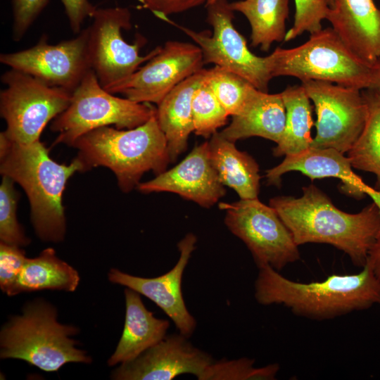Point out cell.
I'll return each instance as SVG.
<instances>
[{
	"instance_id": "36",
	"label": "cell",
	"mask_w": 380,
	"mask_h": 380,
	"mask_svg": "<svg viewBox=\"0 0 380 380\" xmlns=\"http://www.w3.org/2000/svg\"><path fill=\"white\" fill-rule=\"evenodd\" d=\"M71 30L79 34L87 18H92L96 7L89 0H61Z\"/></svg>"
},
{
	"instance_id": "21",
	"label": "cell",
	"mask_w": 380,
	"mask_h": 380,
	"mask_svg": "<svg viewBox=\"0 0 380 380\" xmlns=\"http://www.w3.org/2000/svg\"><path fill=\"white\" fill-rule=\"evenodd\" d=\"M286 110L281 93L269 94L258 89L229 125L219 134L236 142L260 137L279 143L284 131Z\"/></svg>"
},
{
	"instance_id": "4",
	"label": "cell",
	"mask_w": 380,
	"mask_h": 380,
	"mask_svg": "<svg viewBox=\"0 0 380 380\" xmlns=\"http://www.w3.org/2000/svg\"><path fill=\"white\" fill-rule=\"evenodd\" d=\"M72 147L78 150L76 158L82 165L83 172L100 166L107 167L125 193L137 188L146 172L159 175L170 163L156 113L133 129L111 126L95 129L78 138Z\"/></svg>"
},
{
	"instance_id": "29",
	"label": "cell",
	"mask_w": 380,
	"mask_h": 380,
	"mask_svg": "<svg viewBox=\"0 0 380 380\" xmlns=\"http://www.w3.org/2000/svg\"><path fill=\"white\" fill-rule=\"evenodd\" d=\"M192 113L195 134L205 139L224 126L229 115L203 79L193 96Z\"/></svg>"
},
{
	"instance_id": "31",
	"label": "cell",
	"mask_w": 380,
	"mask_h": 380,
	"mask_svg": "<svg viewBox=\"0 0 380 380\" xmlns=\"http://www.w3.org/2000/svg\"><path fill=\"white\" fill-rule=\"evenodd\" d=\"M15 182L10 177L2 175L0 185V241L19 247L30 243L29 238L17 220V206L19 194Z\"/></svg>"
},
{
	"instance_id": "38",
	"label": "cell",
	"mask_w": 380,
	"mask_h": 380,
	"mask_svg": "<svg viewBox=\"0 0 380 380\" xmlns=\"http://www.w3.org/2000/svg\"><path fill=\"white\" fill-rule=\"evenodd\" d=\"M324 1H326V3L327 4V5L329 6L330 8L334 6V3H335V0H324Z\"/></svg>"
},
{
	"instance_id": "11",
	"label": "cell",
	"mask_w": 380,
	"mask_h": 380,
	"mask_svg": "<svg viewBox=\"0 0 380 380\" xmlns=\"http://www.w3.org/2000/svg\"><path fill=\"white\" fill-rule=\"evenodd\" d=\"M92 18L88 27L91 66L105 89L129 77L160 49L157 46L142 56L139 51L146 43L144 37L138 34L134 44L124 40L122 30L132 28L131 12L127 7L97 8Z\"/></svg>"
},
{
	"instance_id": "18",
	"label": "cell",
	"mask_w": 380,
	"mask_h": 380,
	"mask_svg": "<svg viewBox=\"0 0 380 380\" xmlns=\"http://www.w3.org/2000/svg\"><path fill=\"white\" fill-rule=\"evenodd\" d=\"M334 148H312L293 156H286L278 165L266 171L269 185L279 186L283 175L298 171L311 180L334 177L341 182V189L357 199L369 196L380 210V191L363 182L353 170L349 157Z\"/></svg>"
},
{
	"instance_id": "5",
	"label": "cell",
	"mask_w": 380,
	"mask_h": 380,
	"mask_svg": "<svg viewBox=\"0 0 380 380\" xmlns=\"http://www.w3.org/2000/svg\"><path fill=\"white\" fill-rule=\"evenodd\" d=\"M268 56L272 77L321 80L361 90L380 89V67L355 55L332 27L310 34L304 44L277 48Z\"/></svg>"
},
{
	"instance_id": "34",
	"label": "cell",
	"mask_w": 380,
	"mask_h": 380,
	"mask_svg": "<svg viewBox=\"0 0 380 380\" xmlns=\"http://www.w3.org/2000/svg\"><path fill=\"white\" fill-rule=\"evenodd\" d=\"M50 0H12V39L20 42Z\"/></svg>"
},
{
	"instance_id": "3",
	"label": "cell",
	"mask_w": 380,
	"mask_h": 380,
	"mask_svg": "<svg viewBox=\"0 0 380 380\" xmlns=\"http://www.w3.org/2000/svg\"><path fill=\"white\" fill-rule=\"evenodd\" d=\"M77 172H83V168L76 157L68 165L60 164L40 140L19 144L0 133V173L23 189L30 205L31 222L43 241L58 243L65 238L62 198L68 179Z\"/></svg>"
},
{
	"instance_id": "12",
	"label": "cell",
	"mask_w": 380,
	"mask_h": 380,
	"mask_svg": "<svg viewBox=\"0 0 380 380\" xmlns=\"http://www.w3.org/2000/svg\"><path fill=\"white\" fill-rule=\"evenodd\" d=\"M301 82L317 115L310 148L348 153L366 123L367 108L362 90L321 80Z\"/></svg>"
},
{
	"instance_id": "33",
	"label": "cell",
	"mask_w": 380,
	"mask_h": 380,
	"mask_svg": "<svg viewBox=\"0 0 380 380\" xmlns=\"http://www.w3.org/2000/svg\"><path fill=\"white\" fill-rule=\"evenodd\" d=\"M21 247L0 242V288L11 296L26 259Z\"/></svg>"
},
{
	"instance_id": "27",
	"label": "cell",
	"mask_w": 380,
	"mask_h": 380,
	"mask_svg": "<svg viewBox=\"0 0 380 380\" xmlns=\"http://www.w3.org/2000/svg\"><path fill=\"white\" fill-rule=\"evenodd\" d=\"M367 116L364 129L348 152L353 168L376 176L375 189L380 191V90H362Z\"/></svg>"
},
{
	"instance_id": "16",
	"label": "cell",
	"mask_w": 380,
	"mask_h": 380,
	"mask_svg": "<svg viewBox=\"0 0 380 380\" xmlns=\"http://www.w3.org/2000/svg\"><path fill=\"white\" fill-rule=\"evenodd\" d=\"M196 242L197 238L192 233L179 241L178 261L172 269L159 277H136L118 269H111L108 273L110 282L132 289L152 300L172 319L179 333L188 338L194 332L196 321L186 308L181 284Z\"/></svg>"
},
{
	"instance_id": "7",
	"label": "cell",
	"mask_w": 380,
	"mask_h": 380,
	"mask_svg": "<svg viewBox=\"0 0 380 380\" xmlns=\"http://www.w3.org/2000/svg\"><path fill=\"white\" fill-rule=\"evenodd\" d=\"M156 113L151 103L118 97L106 91L91 69L72 93L68 108L51 122V130L58 133L53 144L72 146L82 135L106 126L133 129Z\"/></svg>"
},
{
	"instance_id": "15",
	"label": "cell",
	"mask_w": 380,
	"mask_h": 380,
	"mask_svg": "<svg viewBox=\"0 0 380 380\" xmlns=\"http://www.w3.org/2000/svg\"><path fill=\"white\" fill-rule=\"evenodd\" d=\"M188 337L167 335L134 360L122 363L111 374L115 380H171L191 374L200 380L215 360L208 353L194 347Z\"/></svg>"
},
{
	"instance_id": "24",
	"label": "cell",
	"mask_w": 380,
	"mask_h": 380,
	"mask_svg": "<svg viewBox=\"0 0 380 380\" xmlns=\"http://www.w3.org/2000/svg\"><path fill=\"white\" fill-rule=\"evenodd\" d=\"M79 282L77 271L48 248L26 259L11 296L44 289L74 291Z\"/></svg>"
},
{
	"instance_id": "32",
	"label": "cell",
	"mask_w": 380,
	"mask_h": 380,
	"mask_svg": "<svg viewBox=\"0 0 380 380\" xmlns=\"http://www.w3.org/2000/svg\"><path fill=\"white\" fill-rule=\"evenodd\" d=\"M294 1V23L286 34L285 42L293 39L305 32L312 34L321 30L322 21L327 19L330 9L324 0Z\"/></svg>"
},
{
	"instance_id": "25",
	"label": "cell",
	"mask_w": 380,
	"mask_h": 380,
	"mask_svg": "<svg viewBox=\"0 0 380 380\" xmlns=\"http://www.w3.org/2000/svg\"><path fill=\"white\" fill-rule=\"evenodd\" d=\"M281 94L286 110V124L280 141L273 148L275 157L300 153L310 148L313 140L312 106L304 87H288Z\"/></svg>"
},
{
	"instance_id": "8",
	"label": "cell",
	"mask_w": 380,
	"mask_h": 380,
	"mask_svg": "<svg viewBox=\"0 0 380 380\" xmlns=\"http://www.w3.org/2000/svg\"><path fill=\"white\" fill-rule=\"evenodd\" d=\"M6 88L0 91V114L6 122L4 134L13 142L39 140L46 125L69 106L72 93L49 86L11 68L1 76Z\"/></svg>"
},
{
	"instance_id": "26",
	"label": "cell",
	"mask_w": 380,
	"mask_h": 380,
	"mask_svg": "<svg viewBox=\"0 0 380 380\" xmlns=\"http://www.w3.org/2000/svg\"><path fill=\"white\" fill-rule=\"evenodd\" d=\"M289 0H241L229 3L233 11L248 20L252 46L267 51L274 42L284 41Z\"/></svg>"
},
{
	"instance_id": "39",
	"label": "cell",
	"mask_w": 380,
	"mask_h": 380,
	"mask_svg": "<svg viewBox=\"0 0 380 380\" xmlns=\"http://www.w3.org/2000/svg\"><path fill=\"white\" fill-rule=\"evenodd\" d=\"M215 1H217V0H206V4H211Z\"/></svg>"
},
{
	"instance_id": "17",
	"label": "cell",
	"mask_w": 380,
	"mask_h": 380,
	"mask_svg": "<svg viewBox=\"0 0 380 380\" xmlns=\"http://www.w3.org/2000/svg\"><path fill=\"white\" fill-rule=\"evenodd\" d=\"M137 189L145 194L174 193L206 208L213 206L226 194L211 163L208 141L196 146L177 165L153 179L140 182Z\"/></svg>"
},
{
	"instance_id": "40",
	"label": "cell",
	"mask_w": 380,
	"mask_h": 380,
	"mask_svg": "<svg viewBox=\"0 0 380 380\" xmlns=\"http://www.w3.org/2000/svg\"><path fill=\"white\" fill-rule=\"evenodd\" d=\"M378 64H379V67H380V61L378 62ZM379 90H380V89H379Z\"/></svg>"
},
{
	"instance_id": "2",
	"label": "cell",
	"mask_w": 380,
	"mask_h": 380,
	"mask_svg": "<svg viewBox=\"0 0 380 380\" xmlns=\"http://www.w3.org/2000/svg\"><path fill=\"white\" fill-rule=\"evenodd\" d=\"M258 267L255 298L262 305H282L298 316L317 320L380 305V282L367 262L357 274H331L310 283L290 280L267 265Z\"/></svg>"
},
{
	"instance_id": "20",
	"label": "cell",
	"mask_w": 380,
	"mask_h": 380,
	"mask_svg": "<svg viewBox=\"0 0 380 380\" xmlns=\"http://www.w3.org/2000/svg\"><path fill=\"white\" fill-rule=\"evenodd\" d=\"M124 329L118 346L108 360L109 366L130 362L167 336L169 321L156 318L143 303L140 293L126 288Z\"/></svg>"
},
{
	"instance_id": "9",
	"label": "cell",
	"mask_w": 380,
	"mask_h": 380,
	"mask_svg": "<svg viewBox=\"0 0 380 380\" xmlns=\"http://www.w3.org/2000/svg\"><path fill=\"white\" fill-rule=\"evenodd\" d=\"M207 5L206 21L212 26L201 32L164 20L188 35L201 49L204 63H213L233 72L252 84L256 89L268 92L272 78L268 56L253 53L247 42L234 26V12L227 0H217Z\"/></svg>"
},
{
	"instance_id": "6",
	"label": "cell",
	"mask_w": 380,
	"mask_h": 380,
	"mask_svg": "<svg viewBox=\"0 0 380 380\" xmlns=\"http://www.w3.org/2000/svg\"><path fill=\"white\" fill-rule=\"evenodd\" d=\"M76 327L57 321L56 309L42 299L27 303L0 332L1 359H18L45 372H56L68 362L89 363L91 359L70 338Z\"/></svg>"
},
{
	"instance_id": "28",
	"label": "cell",
	"mask_w": 380,
	"mask_h": 380,
	"mask_svg": "<svg viewBox=\"0 0 380 380\" xmlns=\"http://www.w3.org/2000/svg\"><path fill=\"white\" fill-rule=\"evenodd\" d=\"M203 82L232 116L243 110L258 89L241 76L217 65L205 69Z\"/></svg>"
},
{
	"instance_id": "30",
	"label": "cell",
	"mask_w": 380,
	"mask_h": 380,
	"mask_svg": "<svg viewBox=\"0 0 380 380\" xmlns=\"http://www.w3.org/2000/svg\"><path fill=\"white\" fill-rule=\"evenodd\" d=\"M255 360L247 357L238 360H214L205 370L200 380H272L279 370L278 364L254 367Z\"/></svg>"
},
{
	"instance_id": "1",
	"label": "cell",
	"mask_w": 380,
	"mask_h": 380,
	"mask_svg": "<svg viewBox=\"0 0 380 380\" xmlns=\"http://www.w3.org/2000/svg\"><path fill=\"white\" fill-rule=\"evenodd\" d=\"M270 205L278 213L299 246L308 243L330 244L362 267L380 231V210L374 202L360 212L348 213L336 208L314 184L303 188V195L276 196Z\"/></svg>"
},
{
	"instance_id": "22",
	"label": "cell",
	"mask_w": 380,
	"mask_h": 380,
	"mask_svg": "<svg viewBox=\"0 0 380 380\" xmlns=\"http://www.w3.org/2000/svg\"><path fill=\"white\" fill-rule=\"evenodd\" d=\"M205 69L177 85L158 105L156 118L163 132L171 162L187 147L190 134L194 132L192 99L204 77Z\"/></svg>"
},
{
	"instance_id": "13",
	"label": "cell",
	"mask_w": 380,
	"mask_h": 380,
	"mask_svg": "<svg viewBox=\"0 0 380 380\" xmlns=\"http://www.w3.org/2000/svg\"><path fill=\"white\" fill-rule=\"evenodd\" d=\"M88 42V27L82 29L76 37L56 44H50L48 36L44 34L30 48L1 53L0 62L49 86L72 93L91 69Z\"/></svg>"
},
{
	"instance_id": "35",
	"label": "cell",
	"mask_w": 380,
	"mask_h": 380,
	"mask_svg": "<svg viewBox=\"0 0 380 380\" xmlns=\"http://www.w3.org/2000/svg\"><path fill=\"white\" fill-rule=\"evenodd\" d=\"M143 8L163 20L169 15L186 11L201 5L206 0H137Z\"/></svg>"
},
{
	"instance_id": "23",
	"label": "cell",
	"mask_w": 380,
	"mask_h": 380,
	"mask_svg": "<svg viewBox=\"0 0 380 380\" xmlns=\"http://www.w3.org/2000/svg\"><path fill=\"white\" fill-rule=\"evenodd\" d=\"M208 146L211 163L222 184L235 191L240 199L258 198L260 177L255 160L219 132L211 137Z\"/></svg>"
},
{
	"instance_id": "14",
	"label": "cell",
	"mask_w": 380,
	"mask_h": 380,
	"mask_svg": "<svg viewBox=\"0 0 380 380\" xmlns=\"http://www.w3.org/2000/svg\"><path fill=\"white\" fill-rule=\"evenodd\" d=\"M203 64L198 45L167 41L144 65L106 90L138 103L158 106L177 85L201 70Z\"/></svg>"
},
{
	"instance_id": "37",
	"label": "cell",
	"mask_w": 380,
	"mask_h": 380,
	"mask_svg": "<svg viewBox=\"0 0 380 380\" xmlns=\"http://www.w3.org/2000/svg\"><path fill=\"white\" fill-rule=\"evenodd\" d=\"M366 262L372 267L375 277L380 282V231L369 251Z\"/></svg>"
},
{
	"instance_id": "19",
	"label": "cell",
	"mask_w": 380,
	"mask_h": 380,
	"mask_svg": "<svg viewBox=\"0 0 380 380\" xmlns=\"http://www.w3.org/2000/svg\"><path fill=\"white\" fill-rule=\"evenodd\" d=\"M327 20L343 43L363 61H380V9L373 0H335Z\"/></svg>"
},
{
	"instance_id": "10",
	"label": "cell",
	"mask_w": 380,
	"mask_h": 380,
	"mask_svg": "<svg viewBox=\"0 0 380 380\" xmlns=\"http://www.w3.org/2000/svg\"><path fill=\"white\" fill-rule=\"evenodd\" d=\"M226 212L224 223L251 251L258 267L267 265L281 270L300 259L292 234L270 205L258 198L220 203Z\"/></svg>"
}]
</instances>
